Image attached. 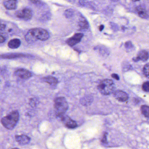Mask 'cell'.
<instances>
[{"instance_id": "cell-1", "label": "cell", "mask_w": 149, "mask_h": 149, "mask_svg": "<svg viewBox=\"0 0 149 149\" xmlns=\"http://www.w3.org/2000/svg\"><path fill=\"white\" fill-rule=\"evenodd\" d=\"M50 38L47 31L41 28H34L30 30L25 36L26 42L29 43L34 42L36 40L46 41Z\"/></svg>"}, {"instance_id": "cell-2", "label": "cell", "mask_w": 149, "mask_h": 149, "mask_svg": "<svg viewBox=\"0 0 149 149\" xmlns=\"http://www.w3.org/2000/svg\"><path fill=\"white\" fill-rule=\"evenodd\" d=\"M19 119L18 111L15 110L10 113L7 116L3 117L1 123L3 126L8 130H12L15 127Z\"/></svg>"}, {"instance_id": "cell-3", "label": "cell", "mask_w": 149, "mask_h": 149, "mask_svg": "<svg viewBox=\"0 0 149 149\" xmlns=\"http://www.w3.org/2000/svg\"><path fill=\"white\" fill-rule=\"evenodd\" d=\"M54 107L57 116L61 117L64 115L68 109V104L64 97H57L54 100Z\"/></svg>"}, {"instance_id": "cell-4", "label": "cell", "mask_w": 149, "mask_h": 149, "mask_svg": "<svg viewBox=\"0 0 149 149\" xmlns=\"http://www.w3.org/2000/svg\"><path fill=\"white\" fill-rule=\"evenodd\" d=\"M98 88L102 94L108 95L113 93L115 89V86L113 80L106 79L100 83L98 85Z\"/></svg>"}, {"instance_id": "cell-5", "label": "cell", "mask_w": 149, "mask_h": 149, "mask_svg": "<svg viewBox=\"0 0 149 149\" xmlns=\"http://www.w3.org/2000/svg\"><path fill=\"white\" fill-rule=\"evenodd\" d=\"M17 17L24 20H29L32 17L33 12L29 8H24L19 10L15 13Z\"/></svg>"}, {"instance_id": "cell-6", "label": "cell", "mask_w": 149, "mask_h": 149, "mask_svg": "<svg viewBox=\"0 0 149 149\" xmlns=\"http://www.w3.org/2000/svg\"><path fill=\"white\" fill-rule=\"evenodd\" d=\"M83 36L84 35L82 33L75 34L73 36L67 39L66 43L70 46H74L80 42L81 39L83 37Z\"/></svg>"}, {"instance_id": "cell-7", "label": "cell", "mask_w": 149, "mask_h": 149, "mask_svg": "<svg viewBox=\"0 0 149 149\" xmlns=\"http://www.w3.org/2000/svg\"><path fill=\"white\" fill-rule=\"evenodd\" d=\"M114 96L116 100L122 102L127 101L129 99L127 94L122 90H118L115 91Z\"/></svg>"}, {"instance_id": "cell-8", "label": "cell", "mask_w": 149, "mask_h": 149, "mask_svg": "<svg viewBox=\"0 0 149 149\" xmlns=\"http://www.w3.org/2000/svg\"><path fill=\"white\" fill-rule=\"evenodd\" d=\"M60 118L63 122L64 123L65 125L68 128L73 129L77 127L78 125L76 122L71 120L70 117L66 116H63Z\"/></svg>"}, {"instance_id": "cell-9", "label": "cell", "mask_w": 149, "mask_h": 149, "mask_svg": "<svg viewBox=\"0 0 149 149\" xmlns=\"http://www.w3.org/2000/svg\"><path fill=\"white\" fill-rule=\"evenodd\" d=\"M15 75L19 78L23 79H28L32 76V73L28 70L24 69H20L16 71Z\"/></svg>"}, {"instance_id": "cell-10", "label": "cell", "mask_w": 149, "mask_h": 149, "mask_svg": "<svg viewBox=\"0 0 149 149\" xmlns=\"http://www.w3.org/2000/svg\"><path fill=\"white\" fill-rule=\"evenodd\" d=\"M29 55L22 54V53H11L10 54H4L0 56V58L3 59H14L21 57H29Z\"/></svg>"}, {"instance_id": "cell-11", "label": "cell", "mask_w": 149, "mask_h": 149, "mask_svg": "<svg viewBox=\"0 0 149 149\" xmlns=\"http://www.w3.org/2000/svg\"><path fill=\"white\" fill-rule=\"evenodd\" d=\"M136 11L139 16L143 19H148V14L145 7L142 6H138L136 8Z\"/></svg>"}, {"instance_id": "cell-12", "label": "cell", "mask_w": 149, "mask_h": 149, "mask_svg": "<svg viewBox=\"0 0 149 149\" xmlns=\"http://www.w3.org/2000/svg\"><path fill=\"white\" fill-rule=\"evenodd\" d=\"M16 141L20 145H24L28 144L30 141V138L26 135H17L15 137Z\"/></svg>"}, {"instance_id": "cell-13", "label": "cell", "mask_w": 149, "mask_h": 149, "mask_svg": "<svg viewBox=\"0 0 149 149\" xmlns=\"http://www.w3.org/2000/svg\"><path fill=\"white\" fill-rule=\"evenodd\" d=\"M17 0H8L4 2L3 5L8 10H15L17 8Z\"/></svg>"}, {"instance_id": "cell-14", "label": "cell", "mask_w": 149, "mask_h": 149, "mask_svg": "<svg viewBox=\"0 0 149 149\" xmlns=\"http://www.w3.org/2000/svg\"><path fill=\"white\" fill-rule=\"evenodd\" d=\"M149 58V54L148 52L145 50H141L139 52L137 57L135 58L134 61L142 60V61H147Z\"/></svg>"}, {"instance_id": "cell-15", "label": "cell", "mask_w": 149, "mask_h": 149, "mask_svg": "<svg viewBox=\"0 0 149 149\" xmlns=\"http://www.w3.org/2000/svg\"><path fill=\"white\" fill-rule=\"evenodd\" d=\"M78 24L80 28L82 29H87L89 28V24L88 22L82 15L79 17Z\"/></svg>"}, {"instance_id": "cell-16", "label": "cell", "mask_w": 149, "mask_h": 149, "mask_svg": "<svg viewBox=\"0 0 149 149\" xmlns=\"http://www.w3.org/2000/svg\"><path fill=\"white\" fill-rule=\"evenodd\" d=\"M21 42L18 38H14L10 40L8 43V46L11 49H16L21 45Z\"/></svg>"}, {"instance_id": "cell-17", "label": "cell", "mask_w": 149, "mask_h": 149, "mask_svg": "<svg viewBox=\"0 0 149 149\" xmlns=\"http://www.w3.org/2000/svg\"><path fill=\"white\" fill-rule=\"evenodd\" d=\"M43 80L45 82L48 83L50 85H52V86H55V85H57L58 83L57 79L55 77L50 76V75L46 76L43 78Z\"/></svg>"}, {"instance_id": "cell-18", "label": "cell", "mask_w": 149, "mask_h": 149, "mask_svg": "<svg viewBox=\"0 0 149 149\" xmlns=\"http://www.w3.org/2000/svg\"><path fill=\"white\" fill-rule=\"evenodd\" d=\"M93 99L92 96L90 95L85 96L80 100V102L84 106H89L92 102Z\"/></svg>"}, {"instance_id": "cell-19", "label": "cell", "mask_w": 149, "mask_h": 149, "mask_svg": "<svg viewBox=\"0 0 149 149\" xmlns=\"http://www.w3.org/2000/svg\"><path fill=\"white\" fill-rule=\"evenodd\" d=\"M141 111L143 114L145 116V117L148 118L149 115V107L146 105H143L141 107Z\"/></svg>"}, {"instance_id": "cell-20", "label": "cell", "mask_w": 149, "mask_h": 149, "mask_svg": "<svg viewBox=\"0 0 149 149\" xmlns=\"http://www.w3.org/2000/svg\"><path fill=\"white\" fill-rule=\"evenodd\" d=\"M75 11L72 9L66 10L64 12V15L66 18L70 19L72 18L74 15Z\"/></svg>"}, {"instance_id": "cell-21", "label": "cell", "mask_w": 149, "mask_h": 149, "mask_svg": "<svg viewBox=\"0 0 149 149\" xmlns=\"http://www.w3.org/2000/svg\"><path fill=\"white\" fill-rule=\"evenodd\" d=\"M143 74L146 77L148 78L149 76V65L148 63L144 66L143 69Z\"/></svg>"}, {"instance_id": "cell-22", "label": "cell", "mask_w": 149, "mask_h": 149, "mask_svg": "<svg viewBox=\"0 0 149 149\" xmlns=\"http://www.w3.org/2000/svg\"><path fill=\"white\" fill-rule=\"evenodd\" d=\"M142 88L145 92H149V82L146 81L143 83L142 86Z\"/></svg>"}, {"instance_id": "cell-23", "label": "cell", "mask_w": 149, "mask_h": 149, "mask_svg": "<svg viewBox=\"0 0 149 149\" xmlns=\"http://www.w3.org/2000/svg\"><path fill=\"white\" fill-rule=\"evenodd\" d=\"M33 4L37 5V6H39L42 5V3L40 0H29Z\"/></svg>"}, {"instance_id": "cell-24", "label": "cell", "mask_w": 149, "mask_h": 149, "mask_svg": "<svg viewBox=\"0 0 149 149\" xmlns=\"http://www.w3.org/2000/svg\"><path fill=\"white\" fill-rule=\"evenodd\" d=\"M125 46H126V48L127 49H131L132 48L133 45H132V43L131 42L129 41V42H127L126 43Z\"/></svg>"}, {"instance_id": "cell-25", "label": "cell", "mask_w": 149, "mask_h": 149, "mask_svg": "<svg viewBox=\"0 0 149 149\" xmlns=\"http://www.w3.org/2000/svg\"><path fill=\"white\" fill-rule=\"evenodd\" d=\"M101 141L104 143H106L107 142V133H105L104 134L103 137H102Z\"/></svg>"}, {"instance_id": "cell-26", "label": "cell", "mask_w": 149, "mask_h": 149, "mask_svg": "<svg viewBox=\"0 0 149 149\" xmlns=\"http://www.w3.org/2000/svg\"><path fill=\"white\" fill-rule=\"evenodd\" d=\"M6 39H5L4 37H3L2 35H1L0 34V43H2L4 42H5Z\"/></svg>"}, {"instance_id": "cell-27", "label": "cell", "mask_w": 149, "mask_h": 149, "mask_svg": "<svg viewBox=\"0 0 149 149\" xmlns=\"http://www.w3.org/2000/svg\"><path fill=\"white\" fill-rule=\"evenodd\" d=\"M112 77L114 79L117 80H120V77L117 74H112Z\"/></svg>"}, {"instance_id": "cell-28", "label": "cell", "mask_w": 149, "mask_h": 149, "mask_svg": "<svg viewBox=\"0 0 149 149\" xmlns=\"http://www.w3.org/2000/svg\"><path fill=\"white\" fill-rule=\"evenodd\" d=\"M104 25H102V24L100 26H99V29L100 31H102L103 30V29H104Z\"/></svg>"}, {"instance_id": "cell-29", "label": "cell", "mask_w": 149, "mask_h": 149, "mask_svg": "<svg viewBox=\"0 0 149 149\" xmlns=\"http://www.w3.org/2000/svg\"><path fill=\"white\" fill-rule=\"evenodd\" d=\"M111 1L113 2H117L118 1H119V0H111Z\"/></svg>"}, {"instance_id": "cell-30", "label": "cell", "mask_w": 149, "mask_h": 149, "mask_svg": "<svg viewBox=\"0 0 149 149\" xmlns=\"http://www.w3.org/2000/svg\"><path fill=\"white\" fill-rule=\"evenodd\" d=\"M132 1H134V2H136V1H140V0H132Z\"/></svg>"}, {"instance_id": "cell-31", "label": "cell", "mask_w": 149, "mask_h": 149, "mask_svg": "<svg viewBox=\"0 0 149 149\" xmlns=\"http://www.w3.org/2000/svg\"><path fill=\"white\" fill-rule=\"evenodd\" d=\"M12 149H18V148H13Z\"/></svg>"}, {"instance_id": "cell-32", "label": "cell", "mask_w": 149, "mask_h": 149, "mask_svg": "<svg viewBox=\"0 0 149 149\" xmlns=\"http://www.w3.org/2000/svg\"><path fill=\"white\" fill-rule=\"evenodd\" d=\"M0 81H1V80H0Z\"/></svg>"}]
</instances>
